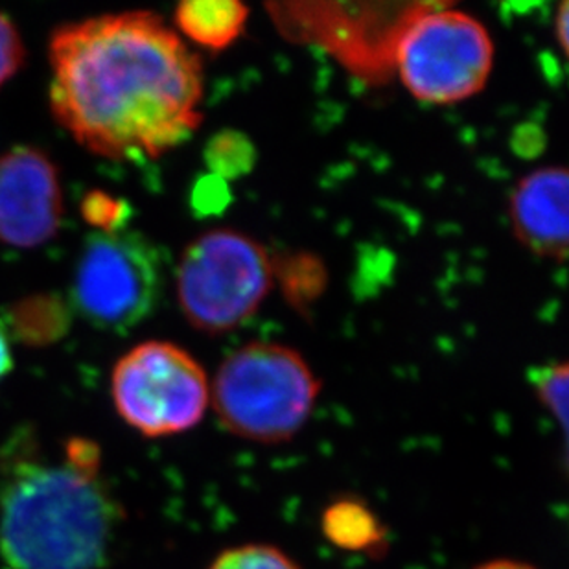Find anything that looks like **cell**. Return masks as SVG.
I'll return each instance as SVG.
<instances>
[{"label": "cell", "instance_id": "21", "mask_svg": "<svg viewBox=\"0 0 569 569\" xmlns=\"http://www.w3.org/2000/svg\"><path fill=\"white\" fill-rule=\"evenodd\" d=\"M13 367L11 358L10 343H8V333H6L4 322L0 321V378H4Z\"/></svg>", "mask_w": 569, "mask_h": 569}, {"label": "cell", "instance_id": "14", "mask_svg": "<svg viewBox=\"0 0 569 569\" xmlns=\"http://www.w3.org/2000/svg\"><path fill=\"white\" fill-rule=\"evenodd\" d=\"M70 325V310L58 296H33L10 310V327L22 343L43 347L63 338Z\"/></svg>", "mask_w": 569, "mask_h": 569}, {"label": "cell", "instance_id": "22", "mask_svg": "<svg viewBox=\"0 0 569 569\" xmlns=\"http://www.w3.org/2000/svg\"><path fill=\"white\" fill-rule=\"evenodd\" d=\"M472 569H538L537 566L529 565L526 560L516 559H492Z\"/></svg>", "mask_w": 569, "mask_h": 569}, {"label": "cell", "instance_id": "4", "mask_svg": "<svg viewBox=\"0 0 569 569\" xmlns=\"http://www.w3.org/2000/svg\"><path fill=\"white\" fill-rule=\"evenodd\" d=\"M273 288V254L254 238L216 229L193 240L178 268V301L201 332L234 330Z\"/></svg>", "mask_w": 569, "mask_h": 569}, {"label": "cell", "instance_id": "3", "mask_svg": "<svg viewBox=\"0 0 569 569\" xmlns=\"http://www.w3.org/2000/svg\"><path fill=\"white\" fill-rule=\"evenodd\" d=\"M321 380L296 349L253 341L221 361L210 386L216 417L232 437L254 445L290 442L308 425Z\"/></svg>", "mask_w": 569, "mask_h": 569}, {"label": "cell", "instance_id": "8", "mask_svg": "<svg viewBox=\"0 0 569 569\" xmlns=\"http://www.w3.org/2000/svg\"><path fill=\"white\" fill-rule=\"evenodd\" d=\"M114 408L146 437L193 430L210 406V381L187 350L167 341L139 345L113 371Z\"/></svg>", "mask_w": 569, "mask_h": 569}, {"label": "cell", "instance_id": "10", "mask_svg": "<svg viewBox=\"0 0 569 569\" xmlns=\"http://www.w3.org/2000/svg\"><path fill=\"white\" fill-rule=\"evenodd\" d=\"M569 176L565 167L527 173L510 193V226L523 248L565 262L569 248Z\"/></svg>", "mask_w": 569, "mask_h": 569}, {"label": "cell", "instance_id": "12", "mask_svg": "<svg viewBox=\"0 0 569 569\" xmlns=\"http://www.w3.org/2000/svg\"><path fill=\"white\" fill-rule=\"evenodd\" d=\"M248 6L238 0H187L178 6L176 27L203 49L220 52L242 36Z\"/></svg>", "mask_w": 569, "mask_h": 569}, {"label": "cell", "instance_id": "2", "mask_svg": "<svg viewBox=\"0 0 569 569\" xmlns=\"http://www.w3.org/2000/svg\"><path fill=\"white\" fill-rule=\"evenodd\" d=\"M100 448L81 437L49 459L27 437L0 456V555L13 569H100L120 510L100 478Z\"/></svg>", "mask_w": 569, "mask_h": 569}, {"label": "cell", "instance_id": "11", "mask_svg": "<svg viewBox=\"0 0 569 569\" xmlns=\"http://www.w3.org/2000/svg\"><path fill=\"white\" fill-rule=\"evenodd\" d=\"M322 537L345 553L367 555L378 559L389 549V531L377 510L358 496L333 498L319 520Z\"/></svg>", "mask_w": 569, "mask_h": 569}, {"label": "cell", "instance_id": "16", "mask_svg": "<svg viewBox=\"0 0 569 569\" xmlns=\"http://www.w3.org/2000/svg\"><path fill=\"white\" fill-rule=\"evenodd\" d=\"M207 569H302L284 549L273 543H240L227 548Z\"/></svg>", "mask_w": 569, "mask_h": 569}, {"label": "cell", "instance_id": "13", "mask_svg": "<svg viewBox=\"0 0 569 569\" xmlns=\"http://www.w3.org/2000/svg\"><path fill=\"white\" fill-rule=\"evenodd\" d=\"M273 284L297 312L312 310L328 286V269L310 251H290L273 257Z\"/></svg>", "mask_w": 569, "mask_h": 569}, {"label": "cell", "instance_id": "9", "mask_svg": "<svg viewBox=\"0 0 569 569\" xmlns=\"http://www.w3.org/2000/svg\"><path fill=\"white\" fill-rule=\"evenodd\" d=\"M61 212L60 176L44 151L17 146L0 156V242L43 246L60 229Z\"/></svg>", "mask_w": 569, "mask_h": 569}, {"label": "cell", "instance_id": "18", "mask_svg": "<svg viewBox=\"0 0 569 569\" xmlns=\"http://www.w3.org/2000/svg\"><path fill=\"white\" fill-rule=\"evenodd\" d=\"M81 216L98 232L122 231L129 218V207L124 201L109 196L102 190H92L81 201Z\"/></svg>", "mask_w": 569, "mask_h": 569}, {"label": "cell", "instance_id": "20", "mask_svg": "<svg viewBox=\"0 0 569 569\" xmlns=\"http://www.w3.org/2000/svg\"><path fill=\"white\" fill-rule=\"evenodd\" d=\"M568 32H569V4L568 2H562L559 6V10H557V16H555V36H557V41H559V47L565 54H568Z\"/></svg>", "mask_w": 569, "mask_h": 569}, {"label": "cell", "instance_id": "5", "mask_svg": "<svg viewBox=\"0 0 569 569\" xmlns=\"http://www.w3.org/2000/svg\"><path fill=\"white\" fill-rule=\"evenodd\" d=\"M431 6L433 2H273L266 10L286 39L321 47L350 74L383 83L395 74L403 32Z\"/></svg>", "mask_w": 569, "mask_h": 569}, {"label": "cell", "instance_id": "7", "mask_svg": "<svg viewBox=\"0 0 569 569\" xmlns=\"http://www.w3.org/2000/svg\"><path fill=\"white\" fill-rule=\"evenodd\" d=\"M161 258L133 231L92 232L76 266L70 302L91 327L126 333L144 321L161 296Z\"/></svg>", "mask_w": 569, "mask_h": 569}, {"label": "cell", "instance_id": "19", "mask_svg": "<svg viewBox=\"0 0 569 569\" xmlns=\"http://www.w3.org/2000/svg\"><path fill=\"white\" fill-rule=\"evenodd\" d=\"M24 63L21 33L10 17L0 13V87L13 78Z\"/></svg>", "mask_w": 569, "mask_h": 569}, {"label": "cell", "instance_id": "17", "mask_svg": "<svg viewBox=\"0 0 569 569\" xmlns=\"http://www.w3.org/2000/svg\"><path fill=\"white\" fill-rule=\"evenodd\" d=\"M532 387L537 398L555 420H559L560 428L566 431L568 428V392H569V367L565 361L540 367L532 375Z\"/></svg>", "mask_w": 569, "mask_h": 569}, {"label": "cell", "instance_id": "15", "mask_svg": "<svg viewBox=\"0 0 569 569\" xmlns=\"http://www.w3.org/2000/svg\"><path fill=\"white\" fill-rule=\"evenodd\" d=\"M204 161L218 179H237L254 164V148L248 137L237 131H223L210 139Z\"/></svg>", "mask_w": 569, "mask_h": 569}, {"label": "cell", "instance_id": "1", "mask_svg": "<svg viewBox=\"0 0 569 569\" xmlns=\"http://www.w3.org/2000/svg\"><path fill=\"white\" fill-rule=\"evenodd\" d=\"M50 64L56 120L106 159H157L189 140L203 120L199 58L151 11L58 28Z\"/></svg>", "mask_w": 569, "mask_h": 569}, {"label": "cell", "instance_id": "6", "mask_svg": "<svg viewBox=\"0 0 569 569\" xmlns=\"http://www.w3.org/2000/svg\"><path fill=\"white\" fill-rule=\"evenodd\" d=\"M495 64V43L476 17L433 2L398 43L395 72L417 100L462 102L483 91Z\"/></svg>", "mask_w": 569, "mask_h": 569}]
</instances>
